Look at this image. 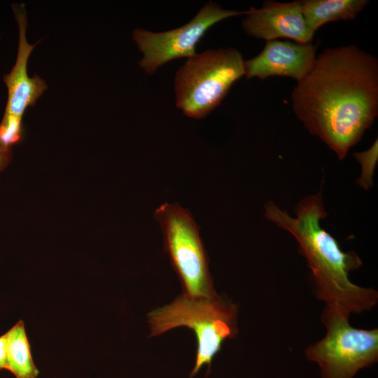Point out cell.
<instances>
[{"mask_svg": "<svg viewBox=\"0 0 378 378\" xmlns=\"http://www.w3.org/2000/svg\"><path fill=\"white\" fill-rule=\"evenodd\" d=\"M291 101L307 130L342 160L378 115V61L354 45L326 48Z\"/></svg>", "mask_w": 378, "mask_h": 378, "instance_id": "obj_1", "label": "cell"}, {"mask_svg": "<svg viewBox=\"0 0 378 378\" xmlns=\"http://www.w3.org/2000/svg\"><path fill=\"white\" fill-rule=\"evenodd\" d=\"M265 216L298 242L299 251L312 271L316 295L326 305L340 307L351 314L370 310L377 304V290L349 279V272L362 265L359 256L354 251H343L335 238L321 227V220L327 212L321 193L301 200L295 217L271 201L265 205Z\"/></svg>", "mask_w": 378, "mask_h": 378, "instance_id": "obj_2", "label": "cell"}, {"mask_svg": "<svg viewBox=\"0 0 378 378\" xmlns=\"http://www.w3.org/2000/svg\"><path fill=\"white\" fill-rule=\"evenodd\" d=\"M237 306L216 295L212 298L179 295L172 303L148 314L150 337L173 328L192 329L197 342L196 359L189 378H193L206 365L208 371L223 342L234 337L237 329Z\"/></svg>", "mask_w": 378, "mask_h": 378, "instance_id": "obj_3", "label": "cell"}, {"mask_svg": "<svg viewBox=\"0 0 378 378\" xmlns=\"http://www.w3.org/2000/svg\"><path fill=\"white\" fill-rule=\"evenodd\" d=\"M244 62L233 48L207 50L188 58L175 77L176 106L188 117H206L244 76Z\"/></svg>", "mask_w": 378, "mask_h": 378, "instance_id": "obj_4", "label": "cell"}, {"mask_svg": "<svg viewBox=\"0 0 378 378\" xmlns=\"http://www.w3.org/2000/svg\"><path fill=\"white\" fill-rule=\"evenodd\" d=\"M349 316L337 307L324 308L326 335L304 351L307 359L318 366L321 378H354L378 360V330L354 328Z\"/></svg>", "mask_w": 378, "mask_h": 378, "instance_id": "obj_5", "label": "cell"}, {"mask_svg": "<svg viewBox=\"0 0 378 378\" xmlns=\"http://www.w3.org/2000/svg\"><path fill=\"white\" fill-rule=\"evenodd\" d=\"M160 226L172 265L190 297L212 298L213 286L199 227L190 213L176 203L165 202L154 214Z\"/></svg>", "mask_w": 378, "mask_h": 378, "instance_id": "obj_6", "label": "cell"}, {"mask_svg": "<svg viewBox=\"0 0 378 378\" xmlns=\"http://www.w3.org/2000/svg\"><path fill=\"white\" fill-rule=\"evenodd\" d=\"M234 10H225L213 1H209L188 23L172 30L152 32L136 29L132 36L142 52L139 66L148 74L169 61L190 58L196 52V46L208 29L217 22L244 14Z\"/></svg>", "mask_w": 378, "mask_h": 378, "instance_id": "obj_7", "label": "cell"}, {"mask_svg": "<svg viewBox=\"0 0 378 378\" xmlns=\"http://www.w3.org/2000/svg\"><path fill=\"white\" fill-rule=\"evenodd\" d=\"M244 14L241 27L249 36L267 41L286 38L302 44L312 43L314 34L306 24L302 1H267L262 7H251Z\"/></svg>", "mask_w": 378, "mask_h": 378, "instance_id": "obj_8", "label": "cell"}, {"mask_svg": "<svg viewBox=\"0 0 378 378\" xmlns=\"http://www.w3.org/2000/svg\"><path fill=\"white\" fill-rule=\"evenodd\" d=\"M317 44H302L288 41H266L255 57L244 60V76L247 79L260 80L271 76H285L297 83L312 70L316 58Z\"/></svg>", "mask_w": 378, "mask_h": 378, "instance_id": "obj_9", "label": "cell"}, {"mask_svg": "<svg viewBox=\"0 0 378 378\" xmlns=\"http://www.w3.org/2000/svg\"><path fill=\"white\" fill-rule=\"evenodd\" d=\"M19 27V43L16 62L11 71L4 76L8 89L5 113L22 118L25 110L33 106L47 89L45 81L38 75L29 77L27 62L37 43L30 45L26 38L27 14L23 4L13 5Z\"/></svg>", "mask_w": 378, "mask_h": 378, "instance_id": "obj_10", "label": "cell"}, {"mask_svg": "<svg viewBox=\"0 0 378 378\" xmlns=\"http://www.w3.org/2000/svg\"><path fill=\"white\" fill-rule=\"evenodd\" d=\"M368 3V0H304L302 10L307 27L314 34L327 22L354 19Z\"/></svg>", "mask_w": 378, "mask_h": 378, "instance_id": "obj_11", "label": "cell"}, {"mask_svg": "<svg viewBox=\"0 0 378 378\" xmlns=\"http://www.w3.org/2000/svg\"><path fill=\"white\" fill-rule=\"evenodd\" d=\"M6 335V370L15 378H37L39 371L32 358L23 321L19 320Z\"/></svg>", "mask_w": 378, "mask_h": 378, "instance_id": "obj_12", "label": "cell"}, {"mask_svg": "<svg viewBox=\"0 0 378 378\" xmlns=\"http://www.w3.org/2000/svg\"><path fill=\"white\" fill-rule=\"evenodd\" d=\"M22 118L4 113L0 124V146L10 149L14 144L18 142L22 133Z\"/></svg>", "mask_w": 378, "mask_h": 378, "instance_id": "obj_13", "label": "cell"}, {"mask_svg": "<svg viewBox=\"0 0 378 378\" xmlns=\"http://www.w3.org/2000/svg\"><path fill=\"white\" fill-rule=\"evenodd\" d=\"M354 157L362 165L363 172L358 183L368 189L372 185V174L377 160V139L367 150L355 153Z\"/></svg>", "mask_w": 378, "mask_h": 378, "instance_id": "obj_14", "label": "cell"}, {"mask_svg": "<svg viewBox=\"0 0 378 378\" xmlns=\"http://www.w3.org/2000/svg\"><path fill=\"white\" fill-rule=\"evenodd\" d=\"M6 332L0 336V370H6Z\"/></svg>", "mask_w": 378, "mask_h": 378, "instance_id": "obj_15", "label": "cell"}, {"mask_svg": "<svg viewBox=\"0 0 378 378\" xmlns=\"http://www.w3.org/2000/svg\"><path fill=\"white\" fill-rule=\"evenodd\" d=\"M10 156V149L0 146V170L8 164Z\"/></svg>", "mask_w": 378, "mask_h": 378, "instance_id": "obj_16", "label": "cell"}]
</instances>
